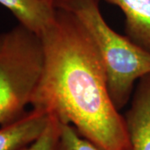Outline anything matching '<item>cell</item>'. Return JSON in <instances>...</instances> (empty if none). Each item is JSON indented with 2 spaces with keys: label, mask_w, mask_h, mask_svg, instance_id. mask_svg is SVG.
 I'll return each mask as SVG.
<instances>
[{
  "label": "cell",
  "mask_w": 150,
  "mask_h": 150,
  "mask_svg": "<svg viewBox=\"0 0 150 150\" xmlns=\"http://www.w3.org/2000/svg\"><path fill=\"white\" fill-rule=\"evenodd\" d=\"M123 117L129 150H150V74L138 81L130 108Z\"/></svg>",
  "instance_id": "277c9868"
},
{
  "label": "cell",
  "mask_w": 150,
  "mask_h": 150,
  "mask_svg": "<svg viewBox=\"0 0 150 150\" xmlns=\"http://www.w3.org/2000/svg\"><path fill=\"white\" fill-rule=\"evenodd\" d=\"M18 23L40 36L55 21L57 8L42 0H0Z\"/></svg>",
  "instance_id": "8992f818"
},
{
  "label": "cell",
  "mask_w": 150,
  "mask_h": 150,
  "mask_svg": "<svg viewBox=\"0 0 150 150\" xmlns=\"http://www.w3.org/2000/svg\"><path fill=\"white\" fill-rule=\"evenodd\" d=\"M39 37L43 66L33 109L71 124L103 150H129L125 119L112 102L101 56L82 23L57 8L55 21Z\"/></svg>",
  "instance_id": "6da1fadb"
},
{
  "label": "cell",
  "mask_w": 150,
  "mask_h": 150,
  "mask_svg": "<svg viewBox=\"0 0 150 150\" xmlns=\"http://www.w3.org/2000/svg\"><path fill=\"white\" fill-rule=\"evenodd\" d=\"M100 0H57L55 7L73 13L88 32L101 56L112 102L121 110L136 82L150 74V53L115 32L103 18Z\"/></svg>",
  "instance_id": "7a4b0ae2"
},
{
  "label": "cell",
  "mask_w": 150,
  "mask_h": 150,
  "mask_svg": "<svg viewBox=\"0 0 150 150\" xmlns=\"http://www.w3.org/2000/svg\"><path fill=\"white\" fill-rule=\"evenodd\" d=\"M103 1L118 6L122 10L125 17L126 36L150 53V0Z\"/></svg>",
  "instance_id": "52a82bcc"
},
{
  "label": "cell",
  "mask_w": 150,
  "mask_h": 150,
  "mask_svg": "<svg viewBox=\"0 0 150 150\" xmlns=\"http://www.w3.org/2000/svg\"><path fill=\"white\" fill-rule=\"evenodd\" d=\"M40 37L18 24L0 33V125L22 117L42 74Z\"/></svg>",
  "instance_id": "3957f363"
},
{
  "label": "cell",
  "mask_w": 150,
  "mask_h": 150,
  "mask_svg": "<svg viewBox=\"0 0 150 150\" xmlns=\"http://www.w3.org/2000/svg\"><path fill=\"white\" fill-rule=\"evenodd\" d=\"M61 132V121L51 115L48 126L41 135L30 144L20 150H56Z\"/></svg>",
  "instance_id": "9c48e42d"
},
{
  "label": "cell",
  "mask_w": 150,
  "mask_h": 150,
  "mask_svg": "<svg viewBox=\"0 0 150 150\" xmlns=\"http://www.w3.org/2000/svg\"><path fill=\"white\" fill-rule=\"evenodd\" d=\"M42 1H45V2H48V3H51L55 5V3L57 2V0H42Z\"/></svg>",
  "instance_id": "30bf717a"
},
{
  "label": "cell",
  "mask_w": 150,
  "mask_h": 150,
  "mask_svg": "<svg viewBox=\"0 0 150 150\" xmlns=\"http://www.w3.org/2000/svg\"><path fill=\"white\" fill-rule=\"evenodd\" d=\"M51 115L33 109L0 128V150H20L33 143L48 126Z\"/></svg>",
  "instance_id": "5b68a950"
},
{
  "label": "cell",
  "mask_w": 150,
  "mask_h": 150,
  "mask_svg": "<svg viewBox=\"0 0 150 150\" xmlns=\"http://www.w3.org/2000/svg\"><path fill=\"white\" fill-rule=\"evenodd\" d=\"M56 150H103L83 137L74 126L61 122V132Z\"/></svg>",
  "instance_id": "ba28073f"
}]
</instances>
